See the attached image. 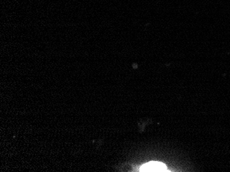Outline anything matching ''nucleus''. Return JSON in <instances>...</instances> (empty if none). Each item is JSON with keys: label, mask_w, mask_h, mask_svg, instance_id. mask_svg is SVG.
I'll return each mask as SVG.
<instances>
[{"label": "nucleus", "mask_w": 230, "mask_h": 172, "mask_svg": "<svg viewBox=\"0 0 230 172\" xmlns=\"http://www.w3.org/2000/svg\"><path fill=\"white\" fill-rule=\"evenodd\" d=\"M166 166L162 163L152 161L144 164L140 168V172H165Z\"/></svg>", "instance_id": "nucleus-1"}]
</instances>
